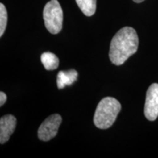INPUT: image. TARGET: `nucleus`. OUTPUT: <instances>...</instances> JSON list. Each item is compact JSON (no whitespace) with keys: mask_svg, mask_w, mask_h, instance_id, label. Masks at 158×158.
I'll use <instances>...</instances> for the list:
<instances>
[{"mask_svg":"<svg viewBox=\"0 0 158 158\" xmlns=\"http://www.w3.org/2000/svg\"><path fill=\"white\" fill-rule=\"evenodd\" d=\"M139 40L137 32L130 27H123L114 35L110 45L109 57L115 65L123 64L127 59L135 54Z\"/></svg>","mask_w":158,"mask_h":158,"instance_id":"nucleus-1","label":"nucleus"},{"mask_svg":"<svg viewBox=\"0 0 158 158\" xmlns=\"http://www.w3.org/2000/svg\"><path fill=\"white\" fill-rule=\"evenodd\" d=\"M120 102L114 98L107 97L99 102L94 116V123L100 129H108L115 122L121 110Z\"/></svg>","mask_w":158,"mask_h":158,"instance_id":"nucleus-2","label":"nucleus"},{"mask_svg":"<svg viewBox=\"0 0 158 158\" xmlns=\"http://www.w3.org/2000/svg\"><path fill=\"white\" fill-rule=\"evenodd\" d=\"M45 26L51 34L56 35L62 29L63 11L57 0H51L43 9Z\"/></svg>","mask_w":158,"mask_h":158,"instance_id":"nucleus-3","label":"nucleus"},{"mask_svg":"<svg viewBox=\"0 0 158 158\" xmlns=\"http://www.w3.org/2000/svg\"><path fill=\"white\" fill-rule=\"evenodd\" d=\"M62 121V116L59 114H55L48 116L40 126L37 131L39 139L43 141H48L54 138L58 133Z\"/></svg>","mask_w":158,"mask_h":158,"instance_id":"nucleus-4","label":"nucleus"},{"mask_svg":"<svg viewBox=\"0 0 158 158\" xmlns=\"http://www.w3.org/2000/svg\"><path fill=\"white\" fill-rule=\"evenodd\" d=\"M144 114L149 121H155L158 117V84H152L148 89Z\"/></svg>","mask_w":158,"mask_h":158,"instance_id":"nucleus-5","label":"nucleus"},{"mask_svg":"<svg viewBox=\"0 0 158 158\" xmlns=\"http://www.w3.org/2000/svg\"><path fill=\"white\" fill-rule=\"evenodd\" d=\"M16 127V118L11 114L3 116L0 119V143L8 141Z\"/></svg>","mask_w":158,"mask_h":158,"instance_id":"nucleus-6","label":"nucleus"},{"mask_svg":"<svg viewBox=\"0 0 158 158\" xmlns=\"http://www.w3.org/2000/svg\"><path fill=\"white\" fill-rule=\"evenodd\" d=\"M78 72L76 70L60 71L57 75L56 83L59 89H62L66 86H70L77 80Z\"/></svg>","mask_w":158,"mask_h":158,"instance_id":"nucleus-7","label":"nucleus"},{"mask_svg":"<svg viewBox=\"0 0 158 158\" xmlns=\"http://www.w3.org/2000/svg\"><path fill=\"white\" fill-rule=\"evenodd\" d=\"M41 62L47 70H54L58 68L59 60L56 55L51 52H45L41 55Z\"/></svg>","mask_w":158,"mask_h":158,"instance_id":"nucleus-8","label":"nucleus"},{"mask_svg":"<svg viewBox=\"0 0 158 158\" xmlns=\"http://www.w3.org/2000/svg\"><path fill=\"white\" fill-rule=\"evenodd\" d=\"M77 5L86 16H92L96 11L97 0H76Z\"/></svg>","mask_w":158,"mask_h":158,"instance_id":"nucleus-9","label":"nucleus"},{"mask_svg":"<svg viewBox=\"0 0 158 158\" xmlns=\"http://www.w3.org/2000/svg\"><path fill=\"white\" fill-rule=\"evenodd\" d=\"M7 23V12L5 6L0 4V36H2L5 32Z\"/></svg>","mask_w":158,"mask_h":158,"instance_id":"nucleus-10","label":"nucleus"},{"mask_svg":"<svg viewBox=\"0 0 158 158\" xmlns=\"http://www.w3.org/2000/svg\"><path fill=\"white\" fill-rule=\"evenodd\" d=\"M7 100V95L5 92H0V106H2Z\"/></svg>","mask_w":158,"mask_h":158,"instance_id":"nucleus-11","label":"nucleus"},{"mask_svg":"<svg viewBox=\"0 0 158 158\" xmlns=\"http://www.w3.org/2000/svg\"><path fill=\"white\" fill-rule=\"evenodd\" d=\"M144 0H133V2H136V3H141Z\"/></svg>","mask_w":158,"mask_h":158,"instance_id":"nucleus-12","label":"nucleus"}]
</instances>
